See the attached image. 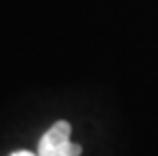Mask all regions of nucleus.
<instances>
[{"label":"nucleus","instance_id":"1","mask_svg":"<svg viewBox=\"0 0 158 156\" xmlns=\"http://www.w3.org/2000/svg\"><path fill=\"white\" fill-rule=\"evenodd\" d=\"M71 142V124L61 120V122H55L51 128L45 132V136L41 138L39 142V156H47L53 154V152H59Z\"/></svg>","mask_w":158,"mask_h":156},{"label":"nucleus","instance_id":"2","mask_svg":"<svg viewBox=\"0 0 158 156\" xmlns=\"http://www.w3.org/2000/svg\"><path fill=\"white\" fill-rule=\"evenodd\" d=\"M81 154V146L79 144H73V142H69L63 150H59V152H53V154H47V156H79Z\"/></svg>","mask_w":158,"mask_h":156},{"label":"nucleus","instance_id":"3","mask_svg":"<svg viewBox=\"0 0 158 156\" xmlns=\"http://www.w3.org/2000/svg\"><path fill=\"white\" fill-rule=\"evenodd\" d=\"M10 156H39V154H33V152H28V150H19V152H14V154Z\"/></svg>","mask_w":158,"mask_h":156}]
</instances>
